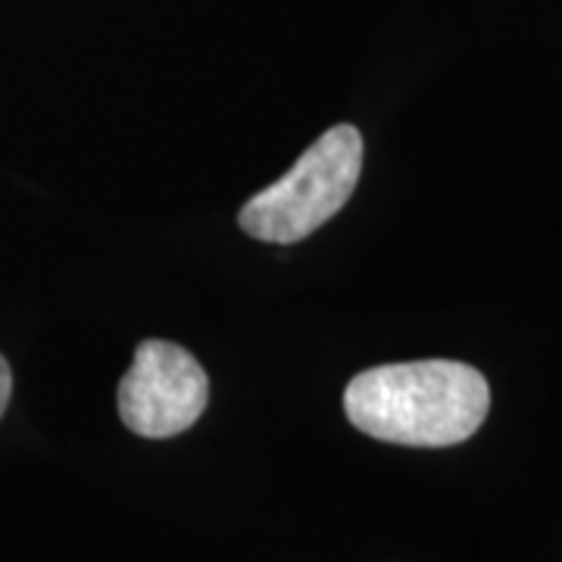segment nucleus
I'll use <instances>...</instances> for the list:
<instances>
[{
    "label": "nucleus",
    "mask_w": 562,
    "mask_h": 562,
    "mask_svg": "<svg viewBox=\"0 0 562 562\" xmlns=\"http://www.w3.org/2000/svg\"><path fill=\"white\" fill-rule=\"evenodd\" d=\"M491 409V387L475 366L457 360L391 362L360 372L344 391L357 431L403 447L469 441Z\"/></svg>",
    "instance_id": "nucleus-1"
},
{
    "label": "nucleus",
    "mask_w": 562,
    "mask_h": 562,
    "mask_svg": "<svg viewBox=\"0 0 562 562\" xmlns=\"http://www.w3.org/2000/svg\"><path fill=\"white\" fill-rule=\"evenodd\" d=\"M360 172L362 135L353 125H335L303 150L291 172L244 203L238 225L257 241H303L341 213L357 191Z\"/></svg>",
    "instance_id": "nucleus-2"
},
{
    "label": "nucleus",
    "mask_w": 562,
    "mask_h": 562,
    "mask_svg": "<svg viewBox=\"0 0 562 562\" xmlns=\"http://www.w3.org/2000/svg\"><path fill=\"white\" fill-rule=\"evenodd\" d=\"M210 401L203 366L184 347L140 341L120 384V416L140 438H176L201 419Z\"/></svg>",
    "instance_id": "nucleus-3"
},
{
    "label": "nucleus",
    "mask_w": 562,
    "mask_h": 562,
    "mask_svg": "<svg viewBox=\"0 0 562 562\" xmlns=\"http://www.w3.org/2000/svg\"><path fill=\"white\" fill-rule=\"evenodd\" d=\"M10 394H13V375H10L7 360L0 357V416H3V409H7V403H10Z\"/></svg>",
    "instance_id": "nucleus-4"
}]
</instances>
